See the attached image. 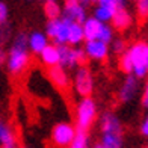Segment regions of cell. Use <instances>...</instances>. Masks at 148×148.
Instances as JSON below:
<instances>
[{"mask_svg":"<svg viewBox=\"0 0 148 148\" xmlns=\"http://www.w3.org/2000/svg\"><path fill=\"white\" fill-rule=\"evenodd\" d=\"M136 12L142 20L148 18V0H136Z\"/></svg>","mask_w":148,"mask_h":148,"instance_id":"obj_26","label":"cell"},{"mask_svg":"<svg viewBox=\"0 0 148 148\" xmlns=\"http://www.w3.org/2000/svg\"><path fill=\"white\" fill-rule=\"evenodd\" d=\"M73 85L76 94L80 95L82 98L85 97H91L94 92V76L92 71L85 65H80L74 71V77H73Z\"/></svg>","mask_w":148,"mask_h":148,"instance_id":"obj_5","label":"cell"},{"mask_svg":"<svg viewBox=\"0 0 148 148\" xmlns=\"http://www.w3.org/2000/svg\"><path fill=\"white\" fill-rule=\"evenodd\" d=\"M95 2H97V5L106 6V8H110L113 11L124 9L127 6V0H95Z\"/></svg>","mask_w":148,"mask_h":148,"instance_id":"obj_24","label":"cell"},{"mask_svg":"<svg viewBox=\"0 0 148 148\" xmlns=\"http://www.w3.org/2000/svg\"><path fill=\"white\" fill-rule=\"evenodd\" d=\"M50 39L47 38V35L41 30H33L32 33L27 35V49L33 55H39L47 45H49Z\"/></svg>","mask_w":148,"mask_h":148,"instance_id":"obj_11","label":"cell"},{"mask_svg":"<svg viewBox=\"0 0 148 148\" xmlns=\"http://www.w3.org/2000/svg\"><path fill=\"white\" fill-rule=\"evenodd\" d=\"M44 14L49 20H56L62 15V6H60L56 0H45L44 5Z\"/></svg>","mask_w":148,"mask_h":148,"instance_id":"obj_21","label":"cell"},{"mask_svg":"<svg viewBox=\"0 0 148 148\" xmlns=\"http://www.w3.org/2000/svg\"><path fill=\"white\" fill-rule=\"evenodd\" d=\"M103 23L97 21L94 17H88L82 23V29H83V36L85 41H92V39H97V33L100 30V26Z\"/></svg>","mask_w":148,"mask_h":148,"instance_id":"obj_17","label":"cell"},{"mask_svg":"<svg viewBox=\"0 0 148 148\" xmlns=\"http://www.w3.org/2000/svg\"><path fill=\"white\" fill-rule=\"evenodd\" d=\"M83 50L86 53V58L91 60H95V62H103L109 58L110 49L109 45L98 41V39H92V41H85Z\"/></svg>","mask_w":148,"mask_h":148,"instance_id":"obj_9","label":"cell"},{"mask_svg":"<svg viewBox=\"0 0 148 148\" xmlns=\"http://www.w3.org/2000/svg\"><path fill=\"white\" fill-rule=\"evenodd\" d=\"M47 76L51 80V83L59 89H66L70 86V74L65 68H62L60 65L51 66L47 71Z\"/></svg>","mask_w":148,"mask_h":148,"instance_id":"obj_12","label":"cell"},{"mask_svg":"<svg viewBox=\"0 0 148 148\" xmlns=\"http://www.w3.org/2000/svg\"><path fill=\"white\" fill-rule=\"evenodd\" d=\"M142 106L145 109H148V80L145 82L144 88H142Z\"/></svg>","mask_w":148,"mask_h":148,"instance_id":"obj_31","label":"cell"},{"mask_svg":"<svg viewBox=\"0 0 148 148\" xmlns=\"http://www.w3.org/2000/svg\"><path fill=\"white\" fill-rule=\"evenodd\" d=\"M8 15H9L8 5H6L5 2H0V24H6V21H8Z\"/></svg>","mask_w":148,"mask_h":148,"instance_id":"obj_27","label":"cell"},{"mask_svg":"<svg viewBox=\"0 0 148 148\" xmlns=\"http://www.w3.org/2000/svg\"><path fill=\"white\" fill-rule=\"evenodd\" d=\"M76 134V125H73L68 121H60V123H56L51 129V142L58 148H68L73 144Z\"/></svg>","mask_w":148,"mask_h":148,"instance_id":"obj_6","label":"cell"},{"mask_svg":"<svg viewBox=\"0 0 148 148\" xmlns=\"http://www.w3.org/2000/svg\"><path fill=\"white\" fill-rule=\"evenodd\" d=\"M115 14V11L110 9V8H106V6H100L97 5L95 9H94V18L97 20V21L103 23V24H109L112 21V17Z\"/></svg>","mask_w":148,"mask_h":148,"instance_id":"obj_20","label":"cell"},{"mask_svg":"<svg viewBox=\"0 0 148 148\" xmlns=\"http://www.w3.org/2000/svg\"><path fill=\"white\" fill-rule=\"evenodd\" d=\"M8 35H9V29L6 27V24H0V47L5 42V39L8 38Z\"/></svg>","mask_w":148,"mask_h":148,"instance_id":"obj_30","label":"cell"},{"mask_svg":"<svg viewBox=\"0 0 148 148\" xmlns=\"http://www.w3.org/2000/svg\"><path fill=\"white\" fill-rule=\"evenodd\" d=\"M139 91H140V80L132 76V74H127L118 89V100L121 103H130L136 98Z\"/></svg>","mask_w":148,"mask_h":148,"instance_id":"obj_7","label":"cell"},{"mask_svg":"<svg viewBox=\"0 0 148 148\" xmlns=\"http://www.w3.org/2000/svg\"><path fill=\"white\" fill-rule=\"evenodd\" d=\"M60 17L68 20L71 23L82 24L88 18V14H86V8L83 5H80L77 0H65L64 8H62V15Z\"/></svg>","mask_w":148,"mask_h":148,"instance_id":"obj_8","label":"cell"},{"mask_svg":"<svg viewBox=\"0 0 148 148\" xmlns=\"http://www.w3.org/2000/svg\"><path fill=\"white\" fill-rule=\"evenodd\" d=\"M110 44H112V53H115L118 56H121L127 50V44L123 38H115Z\"/></svg>","mask_w":148,"mask_h":148,"instance_id":"obj_25","label":"cell"},{"mask_svg":"<svg viewBox=\"0 0 148 148\" xmlns=\"http://www.w3.org/2000/svg\"><path fill=\"white\" fill-rule=\"evenodd\" d=\"M5 60H6V53L2 50V47H0V65H2Z\"/></svg>","mask_w":148,"mask_h":148,"instance_id":"obj_32","label":"cell"},{"mask_svg":"<svg viewBox=\"0 0 148 148\" xmlns=\"http://www.w3.org/2000/svg\"><path fill=\"white\" fill-rule=\"evenodd\" d=\"M6 66L12 76H20L30 64V51L27 49V35L20 32L15 35L12 45L6 55Z\"/></svg>","mask_w":148,"mask_h":148,"instance_id":"obj_1","label":"cell"},{"mask_svg":"<svg viewBox=\"0 0 148 148\" xmlns=\"http://www.w3.org/2000/svg\"><path fill=\"white\" fill-rule=\"evenodd\" d=\"M38 56H39L41 62L47 66V68H51V66L59 65V45H55L53 42L49 44Z\"/></svg>","mask_w":148,"mask_h":148,"instance_id":"obj_15","label":"cell"},{"mask_svg":"<svg viewBox=\"0 0 148 148\" xmlns=\"http://www.w3.org/2000/svg\"><path fill=\"white\" fill-rule=\"evenodd\" d=\"M130 62L132 76L142 80L148 77V42L136 41L124 51Z\"/></svg>","mask_w":148,"mask_h":148,"instance_id":"obj_2","label":"cell"},{"mask_svg":"<svg viewBox=\"0 0 148 148\" xmlns=\"http://www.w3.org/2000/svg\"><path fill=\"white\" fill-rule=\"evenodd\" d=\"M139 132L144 138H148V113L145 115V118L142 119V123L139 125Z\"/></svg>","mask_w":148,"mask_h":148,"instance_id":"obj_29","label":"cell"},{"mask_svg":"<svg viewBox=\"0 0 148 148\" xmlns=\"http://www.w3.org/2000/svg\"><path fill=\"white\" fill-rule=\"evenodd\" d=\"M82 42H85L82 24L71 23L70 24V30H68V42H66V45H70V47H79Z\"/></svg>","mask_w":148,"mask_h":148,"instance_id":"obj_18","label":"cell"},{"mask_svg":"<svg viewBox=\"0 0 148 148\" xmlns=\"http://www.w3.org/2000/svg\"><path fill=\"white\" fill-rule=\"evenodd\" d=\"M97 39L109 45L113 39H115V30H113V27L110 24H101L98 33H97Z\"/></svg>","mask_w":148,"mask_h":148,"instance_id":"obj_22","label":"cell"},{"mask_svg":"<svg viewBox=\"0 0 148 148\" xmlns=\"http://www.w3.org/2000/svg\"><path fill=\"white\" fill-rule=\"evenodd\" d=\"M100 127H101V132H121L123 133L121 119L112 112H104L100 116Z\"/></svg>","mask_w":148,"mask_h":148,"instance_id":"obj_14","label":"cell"},{"mask_svg":"<svg viewBox=\"0 0 148 148\" xmlns=\"http://www.w3.org/2000/svg\"><path fill=\"white\" fill-rule=\"evenodd\" d=\"M71 21L65 18H56L49 20L45 24V35L49 39H51L55 45H65L68 42V30H70Z\"/></svg>","mask_w":148,"mask_h":148,"instance_id":"obj_4","label":"cell"},{"mask_svg":"<svg viewBox=\"0 0 148 148\" xmlns=\"http://www.w3.org/2000/svg\"><path fill=\"white\" fill-rule=\"evenodd\" d=\"M101 148H123V133L121 132H101L100 138Z\"/></svg>","mask_w":148,"mask_h":148,"instance_id":"obj_16","label":"cell"},{"mask_svg":"<svg viewBox=\"0 0 148 148\" xmlns=\"http://www.w3.org/2000/svg\"><path fill=\"white\" fill-rule=\"evenodd\" d=\"M132 24H133V17H132L130 12L127 11V8L115 11V14H113V17H112V27H113V30L116 29L119 32H124L129 27H132Z\"/></svg>","mask_w":148,"mask_h":148,"instance_id":"obj_13","label":"cell"},{"mask_svg":"<svg viewBox=\"0 0 148 148\" xmlns=\"http://www.w3.org/2000/svg\"><path fill=\"white\" fill-rule=\"evenodd\" d=\"M59 65L68 70H76L79 66L77 56H76V47L70 45H59Z\"/></svg>","mask_w":148,"mask_h":148,"instance_id":"obj_10","label":"cell"},{"mask_svg":"<svg viewBox=\"0 0 148 148\" xmlns=\"http://www.w3.org/2000/svg\"><path fill=\"white\" fill-rule=\"evenodd\" d=\"M98 115L97 103L92 97L80 98L76 106V129L77 132H86L92 127Z\"/></svg>","mask_w":148,"mask_h":148,"instance_id":"obj_3","label":"cell"},{"mask_svg":"<svg viewBox=\"0 0 148 148\" xmlns=\"http://www.w3.org/2000/svg\"><path fill=\"white\" fill-rule=\"evenodd\" d=\"M0 148H17V145H0Z\"/></svg>","mask_w":148,"mask_h":148,"instance_id":"obj_33","label":"cell"},{"mask_svg":"<svg viewBox=\"0 0 148 148\" xmlns=\"http://www.w3.org/2000/svg\"><path fill=\"white\" fill-rule=\"evenodd\" d=\"M92 148H101V145H100V142H97V144H94Z\"/></svg>","mask_w":148,"mask_h":148,"instance_id":"obj_34","label":"cell"},{"mask_svg":"<svg viewBox=\"0 0 148 148\" xmlns=\"http://www.w3.org/2000/svg\"><path fill=\"white\" fill-rule=\"evenodd\" d=\"M76 56H77L79 66H80V65H85V62L88 60V58H86V53H85V50H83V47H76Z\"/></svg>","mask_w":148,"mask_h":148,"instance_id":"obj_28","label":"cell"},{"mask_svg":"<svg viewBox=\"0 0 148 148\" xmlns=\"http://www.w3.org/2000/svg\"><path fill=\"white\" fill-rule=\"evenodd\" d=\"M68 148H89V136L86 132H77L73 144Z\"/></svg>","mask_w":148,"mask_h":148,"instance_id":"obj_23","label":"cell"},{"mask_svg":"<svg viewBox=\"0 0 148 148\" xmlns=\"http://www.w3.org/2000/svg\"><path fill=\"white\" fill-rule=\"evenodd\" d=\"M0 145H17L14 130L2 121H0Z\"/></svg>","mask_w":148,"mask_h":148,"instance_id":"obj_19","label":"cell"}]
</instances>
